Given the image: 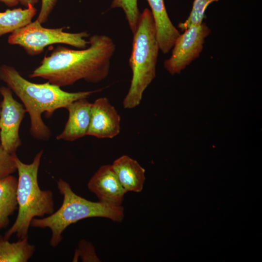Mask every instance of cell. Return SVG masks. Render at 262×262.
I'll return each mask as SVG.
<instances>
[{"instance_id": "obj_4", "label": "cell", "mask_w": 262, "mask_h": 262, "mask_svg": "<svg viewBox=\"0 0 262 262\" xmlns=\"http://www.w3.org/2000/svg\"><path fill=\"white\" fill-rule=\"evenodd\" d=\"M57 184L59 191L63 196L61 207L47 217L34 218L31 223L33 227L50 229V245L52 247L57 246L61 242L62 233L67 227L81 220L104 217L120 222L124 219L122 206L88 200L75 194L69 183L62 179L58 180Z\"/></svg>"}, {"instance_id": "obj_6", "label": "cell", "mask_w": 262, "mask_h": 262, "mask_svg": "<svg viewBox=\"0 0 262 262\" xmlns=\"http://www.w3.org/2000/svg\"><path fill=\"white\" fill-rule=\"evenodd\" d=\"M64 28H47L36 19L19 28L8 38V43L22 47L31 56L42 53L45 47L54 44H64L83 49L87 48L89 36L87 32L70 33L63 31Z\"/></svg>"}, {"instance_id": "obj_5", "label": "cell", "mask_w": 262, "mask_h": 262, "mask_svg": "<svg viewBox=\"0 0 262 262\" xmlns=\"http://www.w3.org/2000/svg\"><path fill=\"white\" fill-rule=\"evenodd\" d=\"M133 37L129 60L132 78L128 92L123 100L125 109L138 106L144 92L156 76L160 50L156 30L151 11L146 8L141 13Z\"/></svg>"}, {"instance_id": "obj_1", "label": "cell", "mask_w": 262, "mask_h": 262, "mask_svg": "<svg viewBox=\"0 0 262 262\" xmlns=\"http://www.w3.org/2000/svg\"><path fill=\"white\" fill-rule=\"evenodd\" d=\"M88 41V47L81 49L57 46L29 77L47 80L60 87L81 80L93 83L103 81L109 74L115 45L104 34L93 35Z\"/></svg>"}, {"instance_id": "obj_11", "label": "cell", "mask_w": 262, "mask_h": 262, "mask_svg": "<svg viewBox=\"0 0 262 262\" xmlns=\"http://www.w3.org/2000/svg\"><path fill=\"white\" fill-rule=\"evenodd\" d=\"M92 103L87 98L76 100L66 106L68 117L63 131L56 138L73 141L87 135L89 127Z\"/></svg>"}, {"instance_id": "obj_18", "label": "cell", "mask_w": 262, "mask_h": 262, "mask_svg": "<svg viewBox=\"0 0 262 262\" xmlns=\"http://www.w3.org/2000/svg\"><path fill=\"white\" fill-rule=\"evenodd\" d=\"M218 0H194L192 10L188 18L183 22H180L178 27L184 31L190 26L201 24L204 17L207 7L212 2Z\"/></svg>"}, {"instance_id": "obj_8", "label": "cell", "mask_w": 262, "mask_h": 262, "mask_svg": "<svg viewBox=\"0 0 262 262\" xmlns=\"http://www.w3.org/2000/svg\"><path fill=\"white\" fill-rule=\"evenodd\" d=\"M12 92L8 87H0L2 97L0 102V142L6 151L14 154L22 144L19 130L27 112L24 105L14 98Z\"/></svg>"}, {"instance_id": "obj_20", "label": "cell", "mask_w": 262, "mask_h": 262, "mask_svg": "<svg viewBox=\"0 0 262 262\" xmlns=\"http://www.w3.org/2000/svg\"><path fill=\"white\" fill-rule=\"evenodd\" d=\"M79 257L81 258L83 262L100 261L96 255L93 246L89 242L84 240L79 242L73 261H77Z\"/></svg>"}, {"instance_id": "obj_22", "label": "cell", "mask_w": 262, "mask_h": 262, "mask_svg": "<svg viewBox=\"0 0 262 262\" xmlns=\"http://www.w3.org/2000/svg\"><path fill=\"white\" fill-rule=\"evenodd\" d=\"M21 4L28 7L30 5L34 6L36 3L38 2V0H17Z\"/></svg>"}, {"instance_id": "obj_10", "label": "cell", "mask_w": 262, "mask_h": 262, "mask_svg": "<svg viewBox=\"0 0 262 262\" xmlns=\"http://www.w3.org/2000/svg\"><path fill=\"white\" fill-rule=\"evenodd\" d=\"M87 187L99 201L116 206H122L127 193L110 164L101 166L89 180Z\"/></svg>"}, {"instance_id": "obj_3", "label": "cell", "mask_w": 262, "mask_h": 262, "mask_svg": "<svg viewBox=\"0 0 262 262\" xmlns=\"http://www.w3.org/2000/svg\"><path fill=\"white\" fill-rule=\"evenodd\" d=\"M43 151H39L33 162H22L14 154L18 172L16 200L18 213L15 222L6 232L5 237L9 239L16 234L19 239L28 238L32 220L42 217L54 212L53 194L49 190H42L38 182V172Z\"/></svg>"}, {"instance_id": "obj_17", "label": "cell", "mask_w": 262, "mask_h": 262, "mask_svg": "<svg viewBox=\"0 0 262 262\" xmlns=\"http://www.w3.org/2000/svg\"><path fill=\"white\" fill-rule=\"evenodd\" d=\"M111 8H120L123 10L130 30L133 34L136 30L141 14L137 0H113Z\"/></svg>"}, {"instance_id": "obj_16", "label": "cell", "mask_w": 262, "mask_h": 262, "mask_svg": "<svg viewBox=\"0 0 262 262\" xmlns=\"http://www.w3.org/2000/svg\"><path fill=\"white\" fill-rule=\"evenodd\" d=\"M28 238L11 243L5 237L0 238V262H27L35 251Z\"/></svg>"}, {"instance_id": "obj_13", "label": "cell", "mask_w": 262, "mask_h": 262, "mask_svg": "<svg viewBox=\"0 0 262 262\" xmlns=\"http://www.w3.org/2000/svg\"><path fill=\"white\" fill-rule=\"evenodd\" d=\"M111 167L127 192L142 191L146 179L145 170L136 160L124 155L116 159Z\"/></svg>"}, {"instance_id": "obj_12", "label": "cell", "mask_w": 262, "mask_h": 262, "mask_svg": "<svg viewBox=\"0 0 262 262\" xmlns=\"http://www.w3.org/2000/svg\"><path fill=\"white\" fill-rule=\"evenodd\" d=\"M147 0L154 19L160 50L164 54L168 53L180 33L168 16L164 0Z\"/></svg>"}, {"instance_id": "obj_7", "label": "cell", "mask_w": 262, "mask_h": 262, "mask_svg": "<svg viewBox=\"0 0 262 262\" xmlns=\"http://www.w3.org/2000/svg\"><path fill=\"white\" fill-rule=\"evenodd\" d=\"M210 33V29L203 22L185 30L176 39L170 57L164 62L166 70L172 75L180 73L198 57Z\"/></svg>"}, {"instance_id": "obj_24", "label": "cell", "mask_w": 262, "mask_h": 262, "mask_svg": "<svg viewBox=\"0 0 262 262\" xmlns=\"http://www.w3.org/2000/svg\"></svg>"}, {"instance_id": "obj_9", "label": "cell", "mask_w": 262, "mask_h": 262, "mask_svg": "<svg viewBox=\"0 0 262 262\" xmlns=\"http://www.w3.org/2000/svg\"><path fill=\"white\" fill-rule=\"evenodd\" d=\"M120 116L109 99L106 97L98 98L92 103L87 135L113 138L120 133Z\"/></svg>"}, {"instance_id": "obj_15", "label": "cell", "mask_w": 262, "mask_h": 262, "mask_svg": "<svg viewBox=\"0 0 262 262\" xmlns=\"http://www.w3.org/2000/svg\"><path fill=\"white\" fill-rule=\"evenodd\" d=\"M36 14V9L32 5L24 9L18 8L0 12V37L31 23Z\"/></svg>"}, {"instance_id": "obj_23", "label": "cell", "mask_w": 262, "mask_h": 262, "mask_svg": "<svg viewBox=\"0 0 262 262\" xmlns=\"http://www.w3.org/2000/svg\"><path fill=\"white\" fill-rule=\"evenodd\" d=\"M0 1L9 7L16 6L18 3L17 0H0Z\"/></svg>"}, {"instance_id": "obj_21", "label": "cell", "mask_w": 262, "mask_h": 262, "mask_svg": "<svg viewBox=\"0 0 262 262\" xmlns=\"http://www.w3.org/2000/svg\"><path fill=\"white\" fill-rule=\"evenodd\" d=\"M57 1V0H41L40 12L36 19L41 24L47 21Z\"/></svg>"}, {"instance_id": "obj_19", "label": "cell", "mask_w": 262, "mask_h": 262, "mask_svg": "<svg viewBox=\"0 0 262 262\" xmlns=\"http://www.w3.org/2000/svg\"><path fill=\"white\" fill-rule=\"evenodd\" d=\"M14 154L6 151L0 142V180L16 171Z\"/></svg>"}, {"instance_id": "obj_2", "label": "cell", "mask_w": 262, "mask_h": 262, "mask_svg": "<svg viewBox=\"0 0 262 262\" xmlns=\"http://www.w3.org/2000/svg\"><path fill=\"white\" fill-rule=\"evenodd\" d=\"M0 80L20 99L29 115L31 135L42 141L49 140L51 135L49 128L43 121V114L50 117L56 110L66 108L70 103L102 90L68 92L48 82L33 83L24 78L15 67L5 64L0 66Z\"/></svg>"}, {"instance_id": "obj_14", "label": "cell", "mask_w": 262, "mask_h": 262, "mask_svg": "<svg viewBox=\"0 0 262 262\" xmlns=\"http://www.w3.org/2000/svg\"><path fill=\"white\" fill-rule=\"evenodd\" d=\"M17 179L11 175L0 180V229L9 223V217L17 208Z\"/></svg>"}]
</instances>
